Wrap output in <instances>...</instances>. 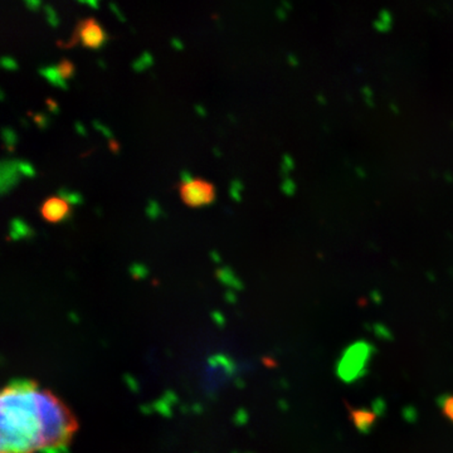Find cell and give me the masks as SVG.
<instances>
[{
    "instance_id": "cell-17",
    "label": "cell",
    "mask_w": 453,
    "mask_h": 453,
    "mask_svg": "<svg viewBox=\"0 0 453 453\" xmlns=\"http://www.w3.org/2000/svg\"><path fill=\"white\" fill-rule=\"evenodd\" d=\"M180 178H181V181H183V183H189V181L193 180L192 175H190L189 172H187V170H184V172H181Z\"/></svg>"
},
{
    "instance_id": "cell-4",
    "label": "cell",
    "mask_w": 453,
    "mask_h": 453,
    "mask_svg": "<svg viewBox=\"0 0 453 453\" xmlns=\"http://www.w3.org/2000/svg\"><path fill=\"white\" fill-rule=\"evenodd\" d=\"M20 174L16 160H4L0 168V188H2L3 195H7L12 188L16 187L19 183Z\"/></svg>"
},
{
    "instance_id": "cell-1",
    "label": "cell",
    "mask_w": 453,
    "mask_h": 453,
    "mask_svg": "<svg viewBox=\"0 0 453 453\" xmlns=\"http://www.w3.org/2000/svg\"><path fill=\"white\" fill-rule=\"evenodd\" d=\"M0 418V453H62L79 429L70 407L32 380L3 388Z\"/></svg>"
},
{
    "instance_id": "cell-11",
    "label": "cell",
    "mask_w": 453,
    "mask_h": 453,
    "mask_svg": "<svg viewBox=\"0 0 453 453\" xmlns=\"http://www.w3.org/2000/svg\"><path fill=\"white\" fill-rule=\"evenodd\" d=\"M146 216L150 219H157L162 216V210H160L159 204H157L155 201H150L148 203V207H146Z\"/></svg>"
},
{
    "instance_id": "cell-19",
    "label": "cell",
    "mask_w": 453,
    "mask_h": 453,
    "mask_svg": "<svg viewBox=\"0 0 453 453\" xmlns=\"http://www.w3.org/2000/svg\"><path fill=\"white\" fill-rule=\"evenodd\" d=\"M226 299L228 300V301H234L235 300V296H234V290H228L226 291Z\"/></svg>"
},
{
    "instance_id": "cell-14",
    "label": "cell",
    "mask_w": 453,
    "mask_h": 453,
    "mask_svg": "<svg viewBox=\"0 0 453 453\" xmlns=\"http://www.w3.org/2000/svg\"><path fill=\"white\" fill-rule=\"evenodd\" d=\"M443 411H445V414L447 417H449L451 421H453V396L451 398L447 399L445 402V408H443Z\"/></svg>"
},
{
    "instance_id": "cell-16",
    "label": "cell",
    "mask_w": 453,
    "mask_h": 453,
    "mask_svg": "<svg viewBox=\"0 0 453 453\" xmlns=\"http://www.w3.org/2000/svg\"><path fill=\"white\" fill-rule=\"evenodd\" d=\"M35 124L41 127V129H46L47 125H49V119H47L44 115L35 116Z\"/></svg>"
},
{
    "instance_id": "cell-18",
    "label": "cell",
    "mask_w": 453,
    "mask_h": 453,
    "mask_svg": "<svg viewBox=\"0 0 453 453\" xmlns=\"http://www.w3.org/2000/svg\"><path fill=\"white\" fill-rule=\"evenodd\" d=\"M76 130L79 135L86 136L85 127H83L82 125H80V122H77L76 124Z\"/></svg>"
},
{
    "instance_id": "cell-9",
    "label": "cell",
    "mask_w": 453,
    "mask_h": 453,
    "mask_svg": "<svg viewBox=\"0 0 453 453\" xmlns=\"http://www.w3.org/2000/svg\"><path fill=\"white\" fill-rule=\"evenodd\" d=\"M3 140H4L8 150H13L14 145H16L18 142L16 131L5 127V129H3Z\"/></svg>"
},
{
    "instance_id": "cell-3",
    "label": "cell",
    "mask_w": 453,
    "mask_h": 453,
    "mask_svg": "<svg viewBox=\"0 0 453 453\" xmlns=\"http://www.w3.org/2000/svg\"><path fill=\"white\" fill-rule=\"evenodd\" d=\"M42 217L50 223L65 222L71 219L68 203L61 196H52L43 203L41 208Z\"/></svg>"
},
{
    "instance_id": "cell-13",
    "label": "cell",
    "mask_w": 453,
    "mask_h": 453,
    "mask_svg": "<svg viewBox=\"0 0 453 453\" xmlns=\"http://www.w3.org/2000/svg\"><path fill=\"white\" fill-rule=\"evenodd\" d=\"M241 189H242V184H241L240 180H234L231 184V196L235 199V201H240L241 199Z\"/></svg>"
},
{
    "instance_id": "cell-21",
    "label": "cell",
    "mask_w": 453,
    "mask_h": 453,
    "mask_svg": "<svg viewBox=\"0 0 453 453\" xmlns=\"http://www.w3.org/2000/svg\"><path fill=\"white\" fill-rule=\"evenodd\" d=\"M211 258L213 259V261L216 262V264H219L220 262L219 255L216 251L211 252Z\"/></svg>"
},
{
    "instance_id": "cell-8",
    "label": "cell",
    "mask_w": 453,
    "mask_h": 453,
    "mask_svg": "<svg viewBox=\"0 0 453 453\" xmlns=\"http://www.w3.org/2000/svg\"><path fill=\"white\" fill-rule=\"evenodd\" d=\"M58 195L61 196V198H64L65 201L68 203V204H81L83 201L81 195H79V193L76 192H68V190L65 189V188H62V189L58 190Z\"/></svg>"
},
{
    "instance_id": "cell-10",
    "label": "cell",
    "mask_w": 453,
    "mask_h": 453,
    "mask_svg": "<svg viewBox=\"0 0 453 453\" xmlns=\"http://www.w3.org/2000/svg\"><path fill=\"white\" fill-rule=\"evenodd\" d=\"M148 268H146L142 264H133L130 266V275L135 280L145 279V277L148 276Z\"/></svg>"
},
{
    "instance_id": "cell-2",
    "label": "cell",
    "mask_w": 453,
    "mask_h": 453,
    "mask_svg": "<svg viewBox=\"0 0 453 453\" xmlns=\"http://www.w3.org/2000/svg\"><path fill=\"white\" fill-rule=\"evenodd\" d=\"M180 196L189 207H203V205H210L214 202L216 189L210 181L193 179L189 183L181 184Z\"/></svg>"
},
{
    "instance_id": "cell-20",
    "label": "cell",
    "mask_w": 453,
    "mask_h": 453,
    "mask_svg": "<svg viewBox=\"0 0 453 453\" xmlns=\"http://www.w3.org/2000/svg\"><path fill=\"white\" fill-rule=\"evenodd\" d=\"M110 149H111V151H113V153H116V154L119 153V145L116 144L115 140H112V142H110Z\"/></svg>"
},
{
    "instance_id": "cell-22",
    "label": "cell",
    "mask_w": 453,
    "mask_h": 453,
    "mask_svg": "<svg viewBox=\"0 0 453 453\" xmlns=\"http://www.w3.org/2000/svg\"><path fill=\"white\" fill-rule=\"evenodd\" d=\"M214 154H216L217 157H220V153H219V149H214Z\"/></svg>"
},
{
    "instance_id": "cell-15",
    "label": "cell",
    "mask_w": 453,
    "mask_h": 453,
    "mask_svg": "<svg viewBox=\"0 0 453 453\" xmlns=\"http://www.w3.org/2000/svg\"><path fill=\"white\" fill-rule=\"evenodd\" d=\"M95 127H96V129L100 131V133L103 134L104 136H106V138H112L111 131L107 129V127H104L103 124H100V122L95 121Z\"/></svg>"
},
{
    "instance_id": "cell-7",
    "label": "cell",
    "mask_w": 453,
    "mask_h": 453,
    "mask_svg": "<svg viewBox=\"0 0 453 453\" xmlns=\"http://www.w3.org/2000/svg\"><path fill=\"white\" fill-rule=\"evenodd\" d=\"M217 279L219 280L223 285L228 286L231 290H242L243 285L240 280L235 277L234 271L229 267L219 268L216 273Z\"/></svg>"
},
{
    "instance_id": "cell-12",
    "label": "cell",
    "mask_w": 453,
    "mask_h": 453,
    "mask_svg": "<svg viewBox=\"0 0 453 453\" xmlns=\"http://www.w3.org/2000/svg\"><path fill=\"white\" fill-rule=\"evenodd\" d=\"M18 168H19L20 174L25 175V177L33 178L35 175V170L32 164L25 162V160L18 162Z\"/></svg>"
},
{
    "instance_id": "cell-6",
    "label": "cell",
    "mask_w": 453,
    "mask_h": 453,
    "mask_svg": "<svg viewBox=\"0 0 453 453\" xmlns=\"http://www.w3.org/2000/svg\"><path fill=\"white\" fill-rule=\"evenodd\" d=\"M35 235L31 226L27 225L25 220L14 219L11 220V231H9V238L12 241H18L20 238H31Z\"/></svg>"
},
{
    "instance_id": "cell-5",
    "label": "cell",
    "mask_w": 453,
    "mask_h": 453,
    "mask_svg": "<svg viewBox=\"0 0 453 453\" xmlns=\"http://www.w3.org/2000/svg\"><path fill=\"white\" fill-rule=\"evenodd\" d=\"M80 40H81L85 46L95 49V47L100 46L104 42L103 29L94 20L82 23L81 28H80Z\"/></svg>"
}]
</instances>
